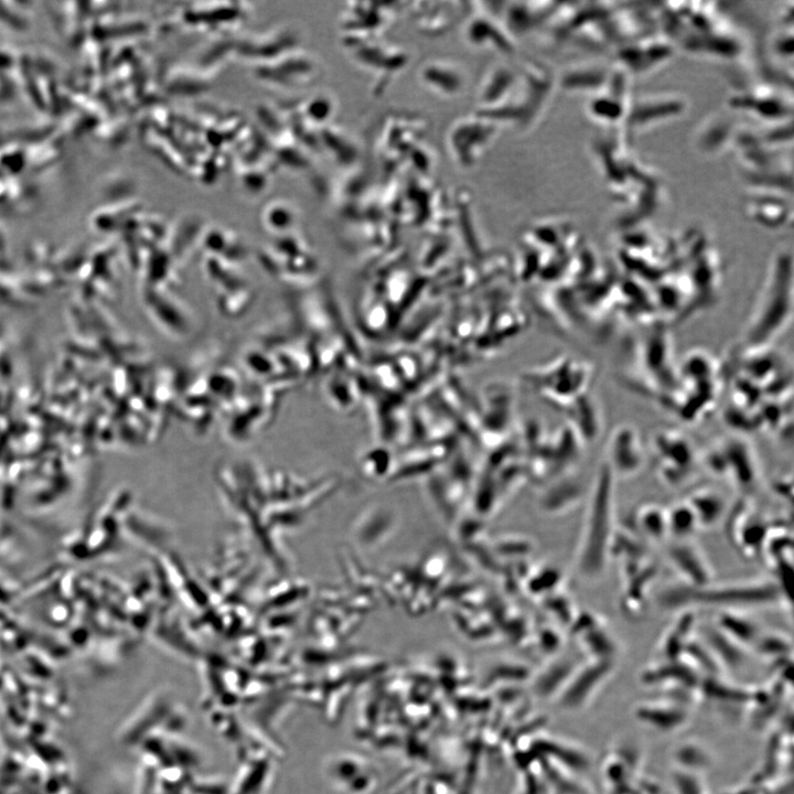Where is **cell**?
Segmentation results:
<instances>
[{
	"mask_svg": "<svg viewBox=\"0 0 794 794\" xmlns=\"http://www.w3.org/2000/svg\"><path fill=\"white\" fill-rule=\"evenodd\" d=\"M655 450L659 460L663 459V475L673 482L689 473L695 459L694 449L689 440L674 431H662L655 438Z\"/></svg>",
	"mask_w": 794,
	"mask_h": 794,
	"instance_id": "obj_10",
	"label": "cell"
},
{
	"mask_svg": "<svg viewBox=\"0 0 794 794\" xmlns=\"http://www.w3.org/2000/svg\"><path fill=\"white\" fill-rule=\"evenodd\" d=\"M731 114L715 111L705 117L694 133L696 149L704 155L720 154L733 148L740 127Z\"/></svg>",
	"mask_w": 794,
	"mask_h": 794,
	"instance_id": "obj_9",
	"label": "cell"
},
{
	"mask_svg": "<svg viewBox=\"0 0 794 794\" xmlns=\"http://www.w3.org/2000/svg\"><path fill=\"white\" fill-rule=\"evenodd\" d=\"M631 75L616 62L604 85L588 100L589 116L604 127L622 126L632 100Z\"/></svg>",
	"mask_w": 794,
	"mask_h": 794,
	"instance_id": "obj_6",
	"label": "cell"
},
{
	"mask_svg": "<svg viewBox=\"0 0 794 794\" xmlns=\"http://www.w3.org/2000/svg\"><path fill=\"white\" fill-rule=\"evenodd\" d=\"M687 503L694 511L698 524L711 526L719 522L723 515L725 502L716 493H696Z\"/></svg>",
	"mask_w": 794,
	"mask_h": 794,
	"instance_id": "obj_15",
	"label": "cell"
},
{
	"mask_svg": "<svg viewBox=\"0 0 794 794\" xmlns=\"http://www.w3.org/2000/svg\"><path fill=\"white\" fill-rule=\"evenodd\" d=\"M698 525L696 515L688 503L676 506L667 514L668 532L677 536L691 534Z\"/></svg>",
	"mask_w": 794,
	"mask_h": 794,
	"instance_id": "obj_18",
	"label": "cell"
},
{
	"mask_svg": "<svg viewBox=\"0 0 794 794\" xmlns=\"http://www.w3.org/2000/svg\"><path fill=\"white\" fill-rule=\"evenodd\" d=\"M669 560L688 586H704L710 582V570L696 548L677 544L669 549Z\"/></svg>",
	"mask_w": 794,
	"mask_h": 794,
	"instance_id": "obj_14",
	"label": "cell"
},
{
	"mask_svg": "<svg viewBox=\"0 0 794 794\" xmlns=\"http://www.w3.org/2000/svg\"><path fill=\"white\" fill-rule=\"evenodd\" d=\"M641 530L651 539H662L668 533L667 514L657 507H646L637 517Z\"/></svg>",
	"mask_w": 794,
	"mask_h": 794,
	"instance_id": "obj_17",
	"label": "cell"
},
{
	"mask_svg": "<svg viewBox=\"0 0 794 794\" xmlns=\"http://www.w3.org/2000/svg\"><path fill=\"white\" fill-rule=\"evenodd\" d=\"M728 105L731 111L749 115L760 124L792 119V93L772 83L740 88L731 94Z\"/></svg>",
	"mask_w": 794,
	"mask_h": 794,
	"instance_id": "obj_4",
	"label": "cell"
},
{
	"mask_svg": "<svg viewBox=\"0 0 794 794\" xmlns=\"http://www.w3.org/2000/svg\"><path fill=\"white\" fill-rule=\"evenodd\" d=\"M792 193L768 187H751L744 200L748 217L766 228H779L792 219Z\"/></svg>",
	"mask_w": 794,
	"mask_h": 794,
	"instance_id": "obj_8",
	"label": "cell"
},
{
	"mask_svg": "<svg viewBox=\"0 0 794 794\" xmlns=\"http://www.w3.org/2000/svg\"><path fill=\"white\" fill-rule=\"evenodd\" d=\"M687 99L674 92H651L633 96L622 125L629 137L680 117Z\"/></svg>",
	"mask_w": 794,
	"mask_h": 794,
	"instance_id": "obj_5",
	"label": "cell"
},
{
	"mask_svg": "<svg viewBox=\"0 0 794 794\" xmlns=\"http://www.w3.org/2000/svg\"><path fill=\"white\" fill-rule=\"evenodd\" d=\"M718 627L729 639L741 640V642L753 641L759 633L752 621L728 611L719 616Z\"/></svg>",
	"mask_w": 794,
	"mask_h": 794,
	"instance_id": "obj_16",
	"label": "cell"
},
{
	"mask_svg": "<svg viewBox=\"0 0 794 794\" xmlns=\"http://www.w3.org/2000/svg\"><path fill=\"white\" fill-rule=\"evenodd\" d=\"M675 49L668 37L656 32L618 45L615 62L631 76L642 75L668 62Z\"/></svg>",
	"mask_w": 794,
	"mask_h": 794,
	"instance_id": "obj_7",
	"label": "cell"
},
{
	"mask_svg": "<svg viewBox=\"0 0 794 794\" xmlns=\"http://www.w3.org/2000/svg\"><path fill=\"white\" fill-rule=\"evenodd\" d=\"M643 462V454L637 434L630 428L616 430L612 437L607 466L612 474L632 475Z\"/></svg>",
	"mask_w": 794,
	"mask_h": 794,
	"instance_id": "obj_12",
	"label": "cell"
},
{
	"mask_svg": "<svg viewBox=\"0 0 794 794\" xmlns=\"http://www.w3.org/2000/svg\"><path fill=\"white\" fill-rule=\"evenodd\" d=\"M781 588L769 581L741 582L721 586L680 584L665 590L659 604L665 609H684L695 605L723 608L754 607L775 603L781 598Z\"/></svg>",
	"mask_w": 794,
	"mask_h": 794,
	"instance_id": "obj_3",
	"label": "cell"
},
{
	"mask_svg": "<svg viewBox=\"0 0 794 794\" xmlns=\"http://www.w3.org/2000/svg\"><path fill=\"white\" fill-rule=\"evenodd\" d=\"M792 316V256L779 251L766 271L763 285L753 305L745 329V339L752 347L768 344L791 321Z\"/></svg>",
	"mask_w": 794,
	"mask_h": 794,
	"instance_id": "obj_1",
	"label": "cell"
},
{
	"mask_svg": "<svg viewBox=\"0 0 794 794\" xmlns=\"http://www.w3.org/2000/svg\"><path fill=\"white\" fill-rule=\"evenodd\" d=\"M716 450L720 457L723 473L731 472L734 479L743 485H749L754 481L755 462L747 443L738 439H730Z\"/></svg>",
	"mask_w": 794,
	"mask_h": 794,
	"instance_id": "obj_13",
	"label": "cell"
},
{
	"mask_svg": "<svg viewBox=\"0 0 794 794\" xmlns=\"http://www.w3.org/2000/svg\"><path fill=\"white\" fill-rule=\"evenodd\" d=\"M612 64L600 58L583 60L566 68L560 84L564 89L592 95L607 82Z\"/></svg>",
	"mask_w": 794,
	"mask_h": 794,
	"instance_id": "obj_11",
	"label": "cell"
},
{
	"mask_svg": "<svg viewBox=\"0 0 794 794\" xmlns=\"http://www.w3.org/2000/svg\"><path fill=\"white\" fill-rule=\"evenodd\" d=\"M614 475L607 464L599 472L589 504L587 524L579 554V569L588 579L604 570L613 534Z\"/></svg>",
	"mask_w": 794,
	"mask_h": 794,
	"instance_id": "obj_2",
	"label": "cell"
}]
</instances>
